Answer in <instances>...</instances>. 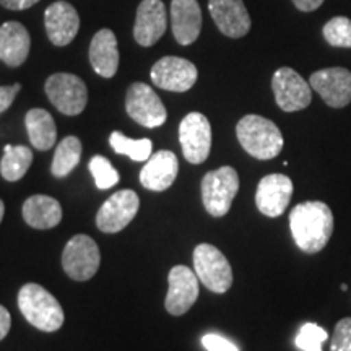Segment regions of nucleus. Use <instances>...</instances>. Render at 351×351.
<instances>
[{
  "label": "nucleus",
  "instance_id": "1",
  "mask_svg": "<svg viewBox=\"0 0 351 351\" xmlns=\"http://www.w3.org/2000/svg\"><path fill=\"white\" fill-rule=\"evenodd\" d=\"M289 228L298 247L317 254L326 247L333 232V215L324 202H304L289 213Z\"/></svg>",
  "mask_w": 351,
  "mask_h": 351
},
{
  "label": "nucleus",
  "instance_id": "2",
  "mask_svg": "<svg viewBox=\"0 0 351 351\" xmlns=\"http://www.w3.org/2000/svg\"><path fill=\"white\" fill-rule=\"evenodd\" d=\"M241 147L257 160H271L283 150V135L275 122L249 114L236 125Z\"/></svg>",
  "mask_w": 351,
  "mask_h": 351
},
{
  "label": "nucleus",
  "instance_id": "3",
  "mask_svg": "<svg viewBox=\"0 0 351 351\" xmlns=\"http://www.w3.org/2000/svg\"><path fill=\"white\" fill-rule=\"evenodd\" d=\"M19 307L25 319L38 330L56 332L64 326L62 306L41 285H25L19 293Z\"/></svg>",
  "mask_w": 351,
  "mask_h": 351
},
{
  "label": "nucleus",
  "instance_id": "4",
  "mask_svg": "<svg viewBox=\"0 0 351 351\" xmlns=\"http://www.w3.org/2000/svg\"><path fill=\"white\" fill-rule=\"evenodd\" d=\"M239 191V176L231 166L210 171L202 179V200L207 212L215 218L230 212L232 200Z\"/></svg>",
  "mask_w": 351,
  "mask_h": 351
},
{
  "label": "nucleus",
  "instance_id": "5",
  "mask_svg": "<svg viewBox=\"0 0 351 351\" xmlns=\"http://www.w3.org/2000/svg\"><path fill=\"white\" fill-rule=\"evenodd\" d=\"M194 270L204 287L213 293H226L232 285V270L228 258L212 244H199L194 251Z\"/></svg>",
  "mask_w": 351,
  "mask_h": 351
},
{
  "label": "nucleus",
  "instance_id": "6",
  "mask_svg": "<svg viewBox=\"0 0 351 351\" xmlns=\"http://www.w3.org/2000/svg\"><path fill=\"white\" fill-rule=\"evenodd\" d=\"M101 252L90 236L77 234L65 244L62 252L64 271L75 282L91 280L99 270Z\"/></svg>",
  "mask_w": 351,
  "mask_h": 351
},
{
  "label": "nucleus",
  "instance_id": "7",
  "mask_svg": "<svg viewBox=\"0 0 351 351\" xmlns=\"http://www.w3.org/2000/svg\"><path fill=\"white\" fill-rule=\"evenodd\" d=\"M46 95L54 108L65 116H78L88 103V90L80 77L54 73L46 82Z\"/></svg>",
  "mask_w": 351,
  "mask_h": 351
},
{
  "label": "nucleus",
  "instance_id": "8",
  "mask_svg": "<svg viewBox=\"0 0 351 351\" xmlns=\"http://www.w3.org/2000/svg\"><path fill=\"white\" fill-rule=\"evenodd\" d=\"M125 109L132 119L148 129L163 125L168 119L163 101L147 83H132L127 90Z\"/></svg>",
  "mask_w": 351,
  "mask_h": 351
},
{
  "label": "nucleus",
  "instance_id": "9",
  "mask_svg": "<svg viewBox=\"0 0 351 351\" xmlns=\"http://www.w3.org/2000/svg\"><path fill=\"white\" fill-rule=\"evenodd\" d=\"M179 142H181L184 158L189 163H204L212 150L210 121L200 112L187 114L179 125Z\"/></svg>",
  "mask_w": 351,
  "mask_h": 351
},
{
  "label": "nucleus",
  "instance_id": "10",
  "mask_svg": "<svg viewBox=\"0 0 351 351\" xmlns=\"http://www.w3.org/2000/svg\"><path fill=\"white\" fill-rule=\"evenodd\" d=\"M271 88H274L276 104L285 112L302 111L313 101L309 83L289 67L276 70L271 78Z\"/></svg>",
  "mask_w": 351,
  "mask_h": 351
},
{
  "label": "nucleus",
  "instance_id": "11",
  "mask_svg": "<svg viewBox=\"0 0 351 351\" xmlns=\"http://www.w3.org/2000/svg\"><path fill=\"white\" fill-rule=\"evenodd\" d=\"M150 77L152 82L161 90L184 93V91H189L195 85L199 72H197V67L191 60L182 59V57L168 56L153 65Z\"/></svg>",
  "mask_w": 351,
  "mask_h": 351
},
{
  "label": "nucleus",
  "instance_id": "12",
  "mask_svg": "<svg viewBox=\"0 0 351 351\" xmlns=\"http://www.w3.org/2000/svg\"><path fill=\"white\" fill-rule=\"evenodd\" d=\"M140 208V199L134 191H119L112 194L101 205L98 215H96V226L99 231L119 232L129 225L135 218Z\"/></svg>",
  "mask_w": 351,
  "mask_h": 351
},
{
  "label": "nucleus",
  "instance_id": "13",
  "mask_svg": "<svg viewBox=\"0 0 351 351\" xmlns=\"http://www.w3.org/2000/svg\"><path fill=\"white\" fill-rule=\"evenodd\" d=\"M169 289L166 295V311L171 315L186 314L199 298V278L186 265H176L168 275Z\"/></svg>",
  "mask_w": 351,
  "mask_h": 351
},
{
  "label": "nucleus",
  "instance_id": "14",
  "mask_svg": "<svg viewBox=\"0 0 351 351\" xmlns=\"http://www.w3.org/2000/svg\"><path fill=\"white\" fill-rule=\"evenodd\" d=\"M311 88L330 108H345L351 101V72L343 67L319 70L311 75Z\"/></svg>",
  "mask_w": 351,
  "mask_h": 351
},
{
  "label": "nucleus",
  "instance_id": "15",
  "mask_svg": "<svg viewBox=\"0 0 351 351\" xmlns=\"http://www.w3.org/2000/svg\"><path fill=\"white\" fill-rule=\"evenodd\" d=\"M293 195V182L285 174H269L261 179L256 192V205L265 217L276 218L288 208Z\"/></svg>",
  "mask_w": 351,
  "mask_h": 351
},
{
  "label": "nucleus",
  "instance_id": "16",
  "mask_svg": "<svg viewBox=\"0 0 351 351\" xmlns=\"http://www.w3.org/2000/svg\"><path fill=\"white\" fill-rule=\"evenodd\" d=\"M210 15L228 38H243L251 29V16L243 0H208Z\"/></svg>",
  "mask_w": 351,
  "mask_h": 351
},
{
  "label": "nucleus",
  "instance_id": "17",
  "mask_svg": "<svg viewBox=\"0 0 351 351\" xmlns=\"http://www.w3.org/2000/svg\"><path fill=\"white\" fill-rule=\"evenodd\" d=\"M44 23H46L47 38L54 46H67L75 39L78 28H80V19L73 5L67 2H54L46 8L44 13Z\"/></svg>",
  "mask_w": 351,
  "mask_h": 351
},
{
  "label": "nucleus",
  "instance_id": "18",
  "mask_svg": "<svg viewBox=\"0 0 351 351\" xmlns=\"http://www.w3.org/2000/svg\"><path fill=\"white\" fill-rule=\"evenodd\" d=\"M166 32V8L161 0H142L137 8L134 38L140 46L150 47Z\"/></svg>",
  "mask_w": 351,
  "mask_h": 351
},
{
  "label": "nucleus",
  "instance_id": "19",
  "mask_svg": "<svg viewBox=\"0 0 351 351\" xmlns=\"http://www.w3.org/2000/svg\"><path fill=\"white\" fill-rule=\"evenodd\" d=\"M179 173L178 156L169 150H160L147 160L140 171V182L145 189L163 192L173 186Z\"/></svg>",
  "mask_w": 351,
  "mask_h": 351
},
{
  "label": "nucleus",
  "instance_id": "20",
  "mask_svg": "<svg viewBox=\"0 0 351 351\" xmlns=\"http://www.w3.org/2000/svg\"><path fill=\"white\" fill-rule=\"evenodd\" d=\"M171 28L176 41L182 46L195 43L202 29V10L197 0L171 2Z\"/></svg>",
  "mask_w": 351,
  "mask_h": 351
},
{
  "label": "nucleus",
  "instance_id": "21",
  "mask_svg": "<svg viewBox=\"0 0 351 351\" xmlns=\"http://www.w3.org/2000/svg\"><path fill=\"white\" fill-rule=\"evenodd\" d=\"M32 38L19 21H7L0 26V60L8 67H20L28 59Z\"/></svg>",
  "mask_w": 351,
  "mask_h": 351
},
{
  "label": "nucleus",
  "instance_id": "22",
  "mask_svg": "<svg viewBox=\"0 0 351 351\" xmlns=\"http://www.w3.org/2000/svg\"><path fill=\"white\" fill-rule=\"evenodd\" d=\"M91 67L103 78H112L119 67L117 38L111 29H99L90 44Z\"/></svg>",
  "mask_w": 351,
  "mask_h": 351
},
{
  "label": "nucleus",
  "instance_id": "23",
  "mask_svg": "<svg viewBox=\"0 0 351 351\" xmlns=\"http://www.w3.org/2000/svg\"><path fill=\"white\" fill-rule=\"evenodd\" d=\"M23 218L34 230H51L62 221V207L49 195H33L23 204Z\"/></svg>",
  "mask_w": 351,
  "mask_h": 351
},
{
  "label": "nucleus",
  "instance_id": "24",
  "mask_svg": "<svg viewBox=\"0 0 351 351\" xmlns=\"http://www.w3.org/2000/svg\"><path fill=\"white\" fill-rule=\"evenodd\" d=\"M25 125L28 130L29 142L36 150L46 152L56 145L57 127L52 116L44 109L34 108L26 112Z\"/></svg>",
  "mask_w": 351,
  "mask_h": 351
},
{
  "label": "nucleus",
  "instance_id": "25",
  "mask_svg": "<svg viewBox=\"0 0 351 351\" xmlns=\"http://www.w3.org/2000/svg\"><path fill=\"white\" fill-rule=\"evenodd\" d=\"M33 163L32 148L25 145H5L3 158L0 161V174L8 182H16L28 173Z\"/></svg>",
  "mask_w": 351,
  "mask_h": 351
},
{
  "label": "nucleus",
  "instance_id": "26",
  "mask_svg": "<svg viewBox=\"0 0 351 351\" xmlns=\"http://www.w3.org/2000/svg\"><path fill=\"white\" fill-rule=\"evenodd\" d=\"M82 158V142L78 137H65L62 142L57 145L54 160H52L51 173L56 178H65L77 168Z\"/></svg>",
  "mask_w": 351,
  "mask_h": 351
},
{
  "label": "nucleus",
  "instance_id": "27",
  "mask_svg": "<svg viewBox=\"0 0 351 351\" xmlns=\"http://www.w3.org/2000/svg\"><path fill=\"white\" fill-rule=\"evenodd\" d=\"M109 143L117 155L129 156L132 161H147L153 152V142L150 138L134 140L125 137L121 132H112Z\"/></svg>",
  "mask_w": 351,
  "mask_h": 351
},
{
  "label": "nucleus",
  "instance_id": "28",
  "mask_svg": "<svg viewBox=\"0 0 351 351\" xmlns=\"http://www.w3.org/2000/svg\"><path fill=\"white\" fill-rule=\"evenodd\" d=\"M90 173L93 176L96 187L99 191H106V189H111L112 186H116L119 182V173H117L116 168L109 163L108 158L96 155L91 158L90 165Z\"/></svg>",
  "mask_w": 351,
  "mask_h": 351
},
{
  "label": "nucleus",
  "instance_id": "29",
  "mask_svg": "<svg viewBox=\"0 0 351 351\" xmlns=\"http://www.w3.org/2000/svg\"><path fill=\"white\" fill-rule=\"evenodd\" d=\"M328 339L326 328H322L317 324L307 322L300 328L296 335V346L301 351H322V345Z\"/></svg>",
  "mask_w": 351,
  "mask_h": 351
},
{
  "label": "nucleus",
  "instance_id": "30",
  "mask_svg": "<svg viewBox=\"0 0 351 351\" xmlns=\"http://www.w3.org/2000/svg\"><path fill=\"white\" fill-rule=\"evenodd\" d=\"M324 38L333 47H351V20L335 16L324 26Z\"/></svg>",
  "mask_w": 351,
  "mask_h": 351
},
{
  "label": "nucleus",
  "instance_id": "31",
  "mask_svg": "<svg viewBox=\"0 0 351 351\" xmlns=\"http://www.w3.org/2000/svg\"><path fill=\"white\" fill-rule=\"evenodd\" d=\"M330 351H351V317L341 319L335 326Z\"/></svg>",
  "mask_w": 351,
  "mask_h": 351
},
{
  "label": "nucleus",
  "instance_id": "32",
  "mask_svg": "<svg viewBox=\"0 0 351 351\" xmlns=\"http://www.w3.org/2000/svg\"><path fill=\"white\" fill-rule=\"evenodd\" d=\"M202 345L207 351H239L238 346L232 343V341L218 335V333H207V335H204Z\"/></svg>",
  "mask_w": 351,
  "mask_h": 351
},
{
  "label": "nucleus",
  "instance_id": "33",
  "mask_svg": "<svg viewBox=\"0 0 351 351\" xmlns=\"http://www.w3.org/2000/svg\"><path fill=\"white\" fill-rule=\"evenodd\" d=\"M20 90H21L20 83H15V85H10V86H0V114L5 112L7 109L12 106Z\"/></svg>",
  "mask_w": 351,
  "mask_h": 351
},
{
  "label": "nucleus",
  "instance_id": "34",
  "mask_svg": "<svg viewBox=\"0 0 351 351\" xmlns=\"http://www.w3.org/2000/svg\"><path fill=\"white\" fill-rule=\"evenodd\" d=\"M38 2L39 0H0V5L8 8V10H26Z\"/></svg>",
  "mask_w": 351,
  "mask_h": 351
},
{
  "label": "nucleus",
  "instance_id": "35",
  "mask_svg": "<svg viewBox=\"0 0 351 351\" xmlns=\"http://www.w3.org/2000/svg\"><path fill=\"white\" fill-rule=\"evenodd\" d=\"M10 327H12L10 313H8L5 307L0 304V340H3L8 335Z\"/></svg>",
  "mask_w": 351,
  "mask_h": 351
},
{
  "label": "nucleus",
  "instance_id": "36",
  "mask_svg": "<svg viewBox=\"0 0 351 351\" xmlns=\"http://www.w3.org/2000/svg\"><path fill=\"white\" fill-rule=\"evenodd\" d=\"M298 10L301 12H313L324 3V0H293Z\"/></svg>",
  "mask_w": 351,
  "mask_h": 351
},
{
  "label": "nucleus",
  "instance_id": "37",
  "mask_svg": "<svg viewBox=\"0 0 351 351\" xmlns=\"http://www.w3.org/2000/svg\"><path fill=\"white\" fill-rule=\"evenodd\" d=\"M3 215H5V205H3L2 199H0V223H2V219H3Z\"/></svg>",
  "mask_w": 351,
  "mask_h": 351
}]
</instances>
